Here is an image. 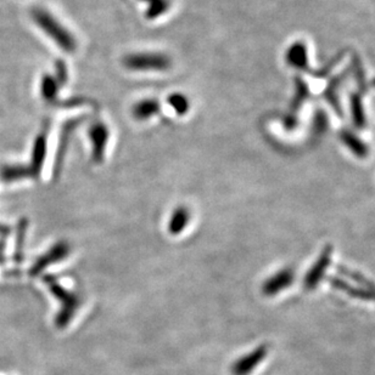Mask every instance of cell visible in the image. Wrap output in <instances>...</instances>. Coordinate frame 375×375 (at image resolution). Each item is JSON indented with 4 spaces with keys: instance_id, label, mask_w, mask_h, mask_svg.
I'll use <instances>...</instances> for the list:
<instances>
[{
    "instance_id": "8fae6325",
    "label": "cell",
    "mask_w": 375,
    "mask_h": 375,
    "mask_svg": "<svg viewBox=\"0 0 375 375\" xmlns=\"http://www.w3.org/2000/svg\"><path fill=\"white\" fill-rule=\"evenodd\" d=\"M160 110H161V106L158 101L154 99H144L133 106L132 115L137 120H146L158 115Z\"/></svg>"
},
{
    "instance_id": "ba28073f",
    "label": "cell",
    "mask_w": 375,
    "mask_h": 375,
    "mask_svg": "<svg viewBox=\"0 0 375 375\" xmlns=\"http://www.w3.org/2000/svg\"><path fill=\"white\" fill-rule=\"evenodd\" d=\"M47 132H42V133L38 134L37 139L34 141L32 160H31V164L28 167L32 173L33 178H37L39 173L42 171L43 164H44L46 157H47Z\"/></svg>"
},
{
    "instance_id": "7a4b0ae2",
    "label": "cell",
    "mask_w": 375,
    "mask_h": 375,
    "mask_svg": "<svg viewBox=\"0 0 375 375\" xmlns=\"http://www.w3.org/2000/svg\"><path fill=\"white\" fill-rule=\"evenodd\" d=\"M43 281L47 284L49 292L60 302V311L56 315L55 325L59 330H65L72 322L76 312L79 310L81 305L79 297L57 283V281L53 276H46Z\"/></svg>"
},
{
    "instance_id": "e0dca14e",
    "label": "cell",
    "mask_w": 375,
    "mask_h": 375,
    "mask_svg": "<svg viewBox=\"0 0 375 375\" xmlns=\"http://www.w3.org/2000/svg\"><path fill=\"white\" fill-rule=\"evenodd\" d=\"M26 229H27V221L21 220L19 224V229H18V239H16V249H15V261L20 262L22 260V247H24L25 234H26Z\"/></svg>"
},
{
    "instance_id": "52a82bcc",
    "label": "cell",
    "mask_w": 375,
    "mask_h": 375,
    "mask_svg": "<svg viewBox=\"0 0 375 375\" xmlns=\"http://www.w3.org/2000/svg\"><path fill=\"white\" fill-rule=\"evenodd\" d=\"M294 274L292 270H282L279 271L278 274L269 277L264 285H262V293L267 297H273L277 294L280 293L282 289L287 288L290 284L292 283V279H294Z\"/></svg>"
},
{
    "instance_id": "8992f818",
    "label": "cell",
    "mask_w": 375,
    "mask_h": 375,
    "mask_svg": "<svg viewBox=\"0 0 375 375\" xmlns=\"http://www.w3.org/2000/svg\"><path fill=\"white\" fill-rule=\"evenodd\" d=\"M268 355V348L266 345L259 346L254 351L240 357L238 361L234 362L231 368L233 375H249L255 371L256 367Z\"/></svg>"
},
{
    "instance_id": "30bf717a",
    "label": "cell",
    "mask_w": 375,
    "mask_h": 375,
    "mask_svg": "<svg viewBox=\"0 0 375 375\" xmlns=\"http://www.w3.org/2000/svg\"><path fill=\"white\" fill-rule=\"evenodd\" d=\"M190 221V211L186 206H178L176 208L173 213H172L171 218H170V222H168V232L172 236H178L181 234L186 226L189 225Z\"/></svg>"
},
{
    "instance_id": "ac0fdd59",
    "label": "cell",
    "mask_w": 375,
    "mask_h": 375,
    "mask_svg": "<svg viewBox=\"0 0 375 375\" xmlns=\"http://www.w3.org/2000/svg\"><path fill=\"white\" fill-rule=\"evenodd\" d=\"M305 46L295 45L292 46V50L289 51L287 59L290 61V64H296V66H302V64L306 61Z\"/></svg>"
},
{
    "instance_id": "44dd1931",
    "label": "cell",
    "mask_w": 375,
    "mask_h": 375,
    "mask_svg": "<svg viewBox=\"0 0 375 375\" xmlns=\"http://www.w3.org/2000/svg\"><path fill=\"white\" fill-rule=\"evenodd\" d=\"M352 106H353V112H355V120H356L357 127H361V124L364 122V115H363V110H362L361 104L360 101H352Z\"/></svg>"
},
{
    "instance_id": "6da1fadb",
    "label": "cell",
    "mask_w": 375,
    "mask_h": 375,
    "mask_svg": "<svg viewBox=\"0 0 375 375\" xmlns=\"http://www.w3.org/2000/svg\"><path fill=\"white\" fill-rule=\"evenodd\" d=\"M33 21L37 23L38 27L65 52H74L77 49V41L72 33L69 32L57 20L42 8H36L32 11Z\"/></svg>"
},
{
    "instance_id": "ffe728a7",
    "label": "cell",
    "mask_w": 375,
    "mask_h": 375,
    "mask_svg": "<svg viewBox=\"0 0 375 375\" xmlns=\"http://www.w3.org/2000/svg\"><path fill=\"white\" fill-rule=\"evenodd\" d=\"M67 77H69V73H67L66 64L62 61H57V64H56V79H57V82L60 83V85L67 82Z\"/></svg>"
},
{
    "instance_id": "3957f363",
    "label": "cell",
    "mask_w": 375,
    "mask_h": 375,
    "mask_svg": "<svg viewBox=\"0 0 375 375\" xmlns=\"http://www.w3.org/2000/svg\"><path fill=\"white\" fill-rule=\"evenodd\" d=\"M122 64L135 72H165L171 69L172 61L161 52H133L125 55Z\"/></svg>"
},
{
    "instance_id": "5bb4252c",
    "label": "cell",
    "mask_w": 375,
    "mask_h": 375,
    "mask_svg": "<svg viewBox=\"0 0 375 375\" xmlns=\"http://www.w3.org/2000/svg\"><path fill=\"white\" fill-rule=\"evenodd\" d=\"M143 3L148 5V9L145 13V16L148 20H156L166 14L171 8L170 0H142Z\"/></svg>"
},
{
    "instance_id": "7402d4cb",
    "label": "cell",
    "mask_w": 375,
    "mask_h": 375,
    "mask_svg": "<svg viewBox=\"0 0 375 375\" xmlns=\"http://www.w3.org/2000/svg\"><path fill=\"white\" fill-rule=\"evenodd\" d=\"M9 232L10 229L6 225L0 224V236H6Z\"/></svg>"
},
{
    "instance_id": "d6986e66",
    "label": "cell",
    "mask_w": 375,
    "mask_h": 375,
    "mask_svg": "<svg viewBox=\"0 0 375 375\" xmlns=\"http://www.w3.org/2000/svg\"><path fill=\"white\" fill-rule=\"evenodd\" d=\"M343 141L348 143V146L350 147L351 150H353V151L356 152L357 156H366V147L363 146V143H361V142L358 141V140H357L353 135L348 133L343 134Z\"/></svg>"
},
{
    "instance_id": "5b68a950",
    "label": "cell",
    "mask_w": 375,
    "mask_h": 375,
    "mask_svg": "<svg viewBox=\"0 0 375 375\" xmlns=\"http://www.w3.org/2000/svg\"><path fill=\"white\" fill-rule=\"evenodd\" d=\"M88 138L93 145V157L94 162L100 163L104 160L105 151H107V141L110 138V132L105 123L102 122H95L90 125L88 129Z\"/></svg>"
},
{
    "instance_id": "9a60e30c",
    "label": "cell",
    "mask_w": 375,
    "mask_h": 375,
    "mask_svg": "<svg viewBox=\"0 0 375 375\" xmlns=\"http://www.w3.org/2000/svg\"><path fill=\"white\" fill-rule=\"evenodd\" d=\"M168 105L171 106L172 110L178 115H184L189 112L190 101L188 97L182 92H173L167 97Z\"/></svg>"
},
{
    "instance_id": "9c48e42d",
    "label": "cell",
    "mask_w": 375,
    "mask_h": 375,
    "mask_svg": "<svg viewBox=\"0 0 375 375\" xmlns=\"http://www.w3.org/2000/svg\"><path fill=\"white\" fill-rule=\"evenodd\" d=\"M330 255H332V252L328 248V249H325L323 254H322V257L315 262V265L311 269L310 272L306 276V289L310 290V289L315 288L317 284L320 283V279L325 276V270H327L329 262H330Z\"/></svg>"
},
{
    "instance_id": "7c38bea8",
    "label": "cell",
    "mask_w": 375,
    "mask_h": 375,
    "mask_svg": "<svg viewBox=\"0 0 375 375\" xmlns=\"http://www.w3.org/2000/svg\"><path fill=\"white\" fill-rule=\"evenodd\" d=\"M27 178H33L32 173L25 165H4L0 168V180L3 183H14Z\"/></svg>"
},
{
    "instance_id": "2e32d148",
    "label": "cell",
    "mask_w": 375,
    "mask_h": 375,
    "mask_svg": "<svg viewBox=\"0 0 375 375\" xmlns=\"http://www.w3.org/2000/svg\"><path fill=\"white\" fill-rule=\"evenodd\" d=\"M332 285H334L335 288L341 289V290L346 292V293L350 294L352 297L369 299V300L371 299V300L375 299V293H371V292L364 288H355V287H352L351 284L346 283V282L340 281V279H333L332 281Z\"/></svg>"
},
{
    "instance_id": "277c9868",
    "label": "cell",
    "mask_w": 375,
    "mask_h": 375,
    "mask_svg": "<svg viewBox=\"0 0 375 375\" xmlns=\"http://www.w3.org/2000/svg\"><path fill=\"white\" fill-rule=\"evenodd\" d=\"M70 253V244L66 242V241H60V242L55 243L46 254H43L42 257H38L37 261L29 269V276L37 277L38 275H41L43 271L46 270L49 266L65 260L66 257H69Z\"/></svg>"
},
{
    "instance_id": "4fadbf2b",
    "label": "cell",
    "mask_w": 375,
    "mask_h": 375,
    "mask_svg": "<svg viewBox=\"0 0 375 375\" xmlns=\"http://www.w3.org/2000/svg\"><path fill=\"white\" fill-rule=\"evenodd\" d=\"M60 89V83L50 74H44L41 82V92L44 100L51 104L56 100Z\"/></svg>"
}]
</instances>
